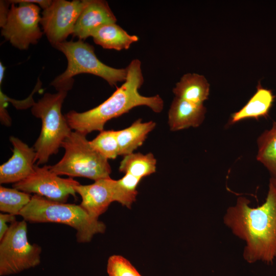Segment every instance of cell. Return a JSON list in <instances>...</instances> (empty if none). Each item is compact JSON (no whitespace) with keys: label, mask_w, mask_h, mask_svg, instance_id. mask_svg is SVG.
I'll return each mask as SVG.
<instances>
[{"label":"cell","mask_w":276,"mask_h":276,"mask_svg":"<svg viewBox=\"0 0 276 276\" xmlns=\"http://www.w3.org/2000/svg\"><path fill=\"white\" fill-rule=\"evenodd\" d=\"M223 222L245 242L243 255L248 263H273L276 258V194L271 187L265 202L256 208L251 207L246 197H238L235 205L227 209Z\"/></svg>","instance_id":"obj_1"},{"label":"cell","mask_w":276,"mask_h":276,"mask_svg":"<svg viewBox=\"0 0 276 276\" xmlns=\"http://www.w3.org/2000/svg\"><path fill=\"white\" fill-rule=\"evenodd\" d=\"M127 67L125 81L107 100L87 111L71 110L64 115L72 129L86 135L94 131H101L107 121L139 106H147L156 113L163 110L164 101L158 95L146 97L139 91L144 81L141 61L133 59Z\"/></svg>","instance_id":"obj_2"},{"label":"cell","mask_w":276,"mask_h":276,"mask_svg":"<svg viewBox=\"0 0 276 276\" xmlns=\"http://www.w3.org/2000/svg\"><path fill=\"white\" fill-rule=\"evenodd\" d=\"M19 215L32 223L55 222L76 230L80 243L88 242L93 236L105 231V224L90 216L80 205L54 201L35 194Z\"/></svg>","instance_id":"obj_3"},{"label":"cell","mask_w":276,"mask_h":276,"mask_svg":"<svg viewBox=\"0 0 276 276\" xmlns=\"http://www.w3.org/2000/svg\"><path fill=\"white\" fill-rule=\"evenodd\" d=\"M55 48L64 54L67 61L65 71L51 83L57 91L67 92L72 88L73 77L82 73L100 77L112 86L125 82L127 78V67L116 68L103 63L96 56L93 46L82 40H66Z\"/></svg>","instance_id":"obj_4"},{"label":"cell","mask_w":276,"mask_h":276,"mask_svg":"<svg viewBox=\"0 0 276 276\" xmlns=\"http://www.w3.org/2000/svg\"><path fill=\"white\" fill-rule=\"evenodd\" d=\"M67 94L65 91L45 93L32 106V113L42 122L40 134L33 146L37 165L45 164L52 155L57 154L63 141L72 132L61 113Z\"/></svg>","instance_id":"obj_5"},{"label":"cell","mask_w":276,"mask_h":276,"mask_svg":"<svg viewBox=\"0 0 276 276\" xmlns=\"http://www.w3.org/2000/svg\"><path fill=\"white\" fill-rule=\"evenodd\" d=\"M65 153L50 170L58 175L83 177L94 181L110 177L111 172L108 159L90 145L86 135L72 131L62 142Z\"/></svg>","instance_id":"obj_6"},{"label":"cell","mask_w":276,"mask_h":276,"mask_svg":"<svg viewBox=\"0 0 276 276\" xmlns=\"http://www.w3.org/2000/svg\"><path fill=\"white\" fill-rule=\"evenodd\" d=\"M27 221H15L0 240V275H8L34 267L40 263L41 247L31 244Z\"/></svg>","instance_id":"obj_7"},{"label":"cell","mask_w":276,"mask_h":276,"mask_svg":"<svg viewBox=\"0 0 276 276\" xmlns=\"http://www.w3.org/2000/svg\"><path fill=\"white\" fill-rule=\"evenodd\" d=\"M40 10L37 5L32 3H20L18 6L12 3L6 21L2 27V36L21 50L37 43L44 33L39 26Z\"/></svg>","instance_id":"obj_8"},{"label":"cell","mask_w":276,"mask_h":276,"mask_svg":"<svg viewBox=\"0 0 276 276\" xmlns=\"http://www.w3.org/2000/svg\"><path fill=\"white\" fill-rule=\"evenodd\" d=\"M86 3L87 0H54L43 10L40 24L53 47L66 41V38L73 34L77 19Z\"/></svg>","instance_id":"obj_9"},{"label":"cell","mask_w":276,"mask_h":276,"mask_svg":"<svg viewBox=\"0 0 276 276\" xmlns=\"http://www.w3.org/2000/svg\"><path fill=\"white\" fill-rule=\"evenodd\" d=\"M79 182L71 177L63 178L52 172L50 166L35 165L34 172L25 179L13 183L20 191L44 197L49 200L65 203L70 195L77 197L75 187Z\"/></svg>","instance_id":"obj_10"},{"label":"cell","mask_w":276,"mask_h":276,"mask_svg":"<svg viewBox=\"0 0 276 276\" xmlns=\"http://www.w3.org/2000/svg\"><path fill=\"white\" fill-rule=\"evenodd\" d=\"M9 140L13 147V154L0 166L1 184L14 183L25 179L34 172L36 162V153L33 147H30L13 136Z\"/></svg>","instance_id":"obj_11"},{"label":"cell","mask_w":276,"mask_h":276,"mask_svg":"<svg viewBox=\"0 0 276 276\" xmlns=\"http://www.w3.org/2000/svg\"><path fill=\"white\" fill-rule=\"evenodd\" d=\"M117 21L106 1L87 0L76 23L73 35L83 40L91 36L102 26L116 23Z\"/></svg>","instance_id":"obj_12"},{"label":"cell","mask_w":276,"mask_h":276,"mask_svg":"<svg viewBox=\"0 0 276 276\" xmlns=\"http://www.w3.org/2000/svg\"><path fill=\"white\" fill-rule=\"evenodd\" d=\"M112 181L108 177L96 180L90 185L79 184L74 188L82 198L80 205L95 219H98L114 201Z\"/></svg>","instance_id":"obj_13"},{"label":"cell","mask_w":276,"mask_h":276,"mask_svg":"<svg viewBox=\"0 0 276 276\" xmlns=\"http://www.w3.org/2000/svg\"><path fill=\"white\" fill-rule=\"evenodd\" d=\"M206 112L203 104H196L175 97L168 111L170 129L176 131L199 127L204 121Z\"/></svg>","instance_id":"obj_14"},{"label":"cell","mask_w":276,"mask_h":276,"mask_svg":"<svg viewBox=\"0 0 276 276\" xmlns=\"http://www.w3.org/2000/svg\"><path fill=\"white\" fill-rule=\"evenodd\" d=\"M275 98L271 89L263 87L259 83L256 91L248 102L239 110L231 115L228 125H233L248 119L258 120L261 118H267Z\"/></svg>","instance_id":"obj_15"},{"label":"cell","mask_w":276,"mask_h":276,"mask_svg":"<svg viewBox=\"0 0 276 276\" xmlns=\"http://www.w3.org/2000/svg\"><path fill=\"white\" fill-rule=\"evenodd\" d=\"M175 97L196 104L208 99L210 84L204 76L196 73L183 75L173 89Z\"/></svg>","instance_id":"obj_16"},{"label":"cell","mask_w":276,"mask_h":276,"mask_svg":"<svg viewBox=\"0 0 276 276\" xmlns=\"http://www.w3.org/2000/svg\"><path fill=\"white\" fill-rule=\"evenodd\" d=\"M155 126L154 121L143 122L142 119H139L129 127L116 131L119 155L125 156L133 153L143 145L148 134Z\"/></svg>","instance_id":"obj_17"},{"label":"cell","mask_w":276,"mask_h":276,"mask_svg":"<svg viewBox=\"0 0 276 276\" xmlns=\"http://www.w3.org/2000/svg\"><path fill=\"white\" fill-rule=\"evenodd\" d=\"M96 44L105 49L117 51L128 49L139 40L135 35H130L116 23L105 25L97 29L92 35Z\"/></svg>","instance_id":"obj_18"},{"label":"cell","mask_w":276,"mask_h":276,"mask_svg":"<svg viewBox=\"0 0 276 276\" xmlns=\"http://www.w3.org/2000/svg\"><path fill=\"white\" fill-rule=\"evenodd\" d=\"M257 160L268 170L271 177H276V121L265 130L257 140Z\"/></svg>","instance_id":"obj_19"},{"label":"cell","mask_w":276,"mask_h":276,"mask_svg":"<svg viewBox=\"0 0 276 276\" xmlns=\"http://www.w3.org/2000/svg\"><path fill=\"white\" fill-rule=\"evenodd\" d=\"M156 159L151 153H132L124 156L119 171L142 179L156 172Z\"/></svg>","instance_id":"obj_20"},{"label":"cell","mask_w":276,"mask_h":276,"mask_svg":"<svg viewBox=\"0 0 276 276\" xmlns=\"http://www.w3.org/2000/svg\"><path fill=\"white\" fill-rule=\"evenodd\" d=\"M142 179L127 173L118 180L112 179L114 201L130 209L136 200L137 186Z\"/></svg>","instance_id":"obj_21"},{"label":"cell","mask_w":276,"mask_h":276,"mask_svg":"<svg viewBox=\"0 0 276 276\" xmlns=\"http://www.w3.org/2000/svg\"><path fill=\"white\" fill-rule=\"evenodd\" d=\"M30 194L15 188L0 187V210L13 215H19L20 211L30 202Z\"/></svg>","instance_id":"obj_22"},{"label":"cell","mask_w":276,"mask_h":276,"mask_svg":"<svg viewBox=\"0 0 276 276\" xmlns=\"http://www.w3.org/2000/svg\"><path fill=\"white\" fill-rule=\"evenodd\" d=\"M91 146L106 159H115L119 155V147L116 130H102L92 141Z\"/></svg>","instance_id":"obj_23"},{"label":"cell","mask_w":276,"mask_h":276,"mask_svg":"<svg viewBox=\"0 0 276 276\" xmlns=\"http://www.w3.org/2000/svg\"><path fill=\"white\" fill-rule=\"evenodd\" d=\"M107 272L108 276H142L129 261L117 255L109 257Z\"/></svg>","instance_id":"obj_24"},{"label":"cell","mask_w":276,"mask_h":276,"mask_svg":"<svg viewBox=\"0 0 276 276\" xmlns=\"http://www.w3.org/2000/svg\"><path fill=\"white\" fill-rule=\"evenodd\" d=\"M16 221L15 215L6 213L0 214V240L4 237L9 227L8 222L13 223Z\"/></svg>","instance_id":"obj_25"},{"label":"cell","mask_w":276,"mask_h":276,"mask_svg":"<svg viewBox=\"0 0 276 276\" xmlns=\"http://www.w3.org/2000/svg\"><path fill=\"white\" fill-rule=\"evenodd\" d=\"M0 26L2 27L5 24L9 13V6L11 4L9 1H0Z\"/></svg>","instance_id":"obj_26"},{"label":"cell","mask_w":276,"mask_h":276,"mask_svg":"<svg viewBox=\"0 0 276 276\" xmlns=\"http://www.w3.org/2000/svg\"><path fill=\"white\" fill-rule=\"evenodd\" d=\"M11 4H16L20 3H28L32 4H37L42 9H45L48 8L52 3V1L50 0H15L9 1Z\"/></svg>","instance_id":"obj_27"},{"label":"cell","mask_w":276,"mask_h":276,"mask_svg":"<svg viewBox=\"0 0 276 276\" xmlns=\"http://www.w3.org/2000/svg\"><path fill=\"white\" fill-rule=\"evenodd\" d=\"M268 186L271 187L276 194V177H270Z\"/></svg>","instance_id":"obj_28"},{"label":"cell","mask_w":276,"mask_h":276,"mask_svg":"<svg viewBox=\"0 0 276 276\" xmlns=\"http://www.w3.org/2000/svg\"><path fill=\"white\" fill-rule=\"evenodd\" d=\"M6 67L3 65L2 62H0V84H2V82L3 80L4 77V73Z\"/></svg>","instance_id":"obj_29"}]
</instances>
